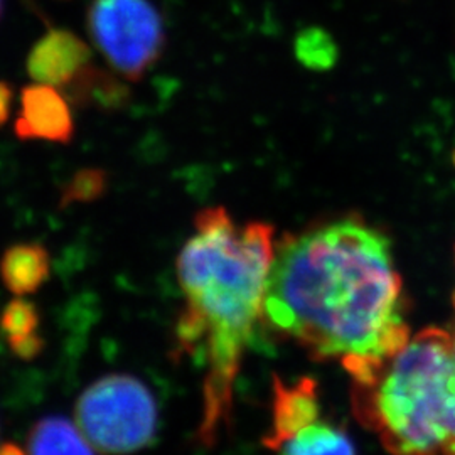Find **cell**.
Masks as SVG:
<instances>
[{"mask_svg": "<svg viewBox=\"0 0 455 455\" xmlns=\"http://www.w3.org/2000/svg\"><path fill=\"white\" fill-rule=\"evenodd\" d=\"M65 95L73 105L120 108L129 101V88L115 75L90 65L65 88Z\"/></svg>", "mask_w": 455, "mask_h": 455, "instance_id": "8fae6325", "label": "cell"}, {"mask_svg": "<svg viewBox=\"0 0 455 455\" xmlns=\"http://www.w3.org/2000/svg\"><path fill=\"white\" fill-rule=\"evenodd\" d=\"M353 413L390 455H455L454 336L427 327L374 374L353 383Z\"/></svg>", "mask_w": 455, "mask_h": 455, "instance_id": "3957f363", "label": "cell"}, {"mask_svg": "<svg viewBox=\"0 0 455 455\" xmlns=\"http://www.w3.org/2000/svg\"><path fill=\"white\" fill-rule=\"evenodd\" d=\"M452 300H454V309H455V292H454V297H452Z\"/></svg>", "mask_w": 455, "mask_h": 455, "instance_id": "ffe728a7", "label": "cell"}, {"mask_svg": "<svg viewBox=\"0 0 455 455\" xmlns=\"http://www.w3.org/2000/svg\"><path fill=\"white\" fill-rule=\"evenodd\" d=\"M76 425L100 454L127 455L148 447L157 432V403L135 376L107 374L83 391Z\"/></svg>", "mask_w": 455, "mask_h": 455, "instance_id": "277c9868", "label": "cell"}, {"mask_svg": "<svg viewBox=\"0 0 455 455\" xmlns=\"http://www.w3.org/2000/svg\"><path fill=\"white\" fill-rule=\"evenodd\" d=\"M92 63V51L76 34L51 29L31 49L28 73L36 83L65 88Z\"/></svg>", "mask_w": 455, "mask_h": 455, "instance_id": "ba28073f", "label": "cell"}, {"mask_svg": "<svg viewBox=\"0 0 455 455\" xmlns=\"http://www.w3.org/2000/svg\"><path fill=\"white\" fill-rule=\"evenodd\" d=\"M28 454L95 455V449L78 425L65 417L49 415L34 423L28 437Z\"/></svg>", "mask_w": 455, "mask_h": 455, "instance_id": "30bf717a", "label": "cell"}, {"mask_svg": "<svg viewBox=\"0 0 455 455\" xmlns=\"http://www.w3.org/2000/svg\"><path fill=\"white\" fill-rule=\"evenodd\" d=\"M0 14H2V0H0Z\"/></svg>", "mask_w": 455, "mask_h": 455, "instance_id": "d6986e66", "label": "cell"}, {"mask_svg": "<svg viewBox=\"0 0 455 455\" xmlns=\"http://www.w3.org/2000/svg\"><path fill=\"white\" fill-rule=\"evenodd\" d=\"M0 455H29L26 454L14 442L0 443Z\"/></svg>", "mask_w": 455, "mask_h": 455, "instance_id": "e0dca14e", "label": "cell"}, {"mask_svg": "<svg viewBox=\"0 0 455 455\" xmlns=\"http://www.w3.org/2000/svg\"><path fill=\"white\" fill-rule=\"evenodd\" d=\"M12 105V88L7 83L0 82V127L7 122Z\"/></svg>", "mask_w": 455, "mask_h": 455, "instance_id": "2e32d148", "label": "cell"}, {"mask_svg": "<svg viewBox=\"0 0 455 455\" xmlns=\"http://www.w3.org/2000/svg\"><path fill=\"white\" fill-rule=\"evenodd\" d=\"M14 132L22 140L68 144L73 139V115L56 86L37 83L24 88Z\"/></svg>", "mask_w": 455, "mask_h": 455, "instance_id": "8992f818", "label": "cell"}, {"mask_svg": "<svg viewBox=\"0 0 455 455\" xmlns=\"http://www.w3.org/2000/svg\"><path fill=\"white\" fill-rule=\"evenodd\" d=\"M88 29L108 65L127 80H140L165 46L163 19L148 0H93Z\"/></svg>", "mask_w": 455, "mask_h": 455, "instance_id": "5b68a950", "label": "cell"}, {"mask_svg": "<svg viewBox=\"0 0 455 455\" xmlns=\"http://www.w3.org/2000/svg\"><path fill=\"white\" fill-rule=\"evenodd\" d=\"M108 180L101 169H83L78 171L73 180L66 184L61 195V204L68 206L73 203H92L101 197L107 191Z\"/></svg>", "mask_w": 455, "mask_h": 455, "instance_id": "5bb4252c", "label": "cell"}, {"mask_svg": "<svg viewBox=\"0 0 455 455\" xmlns=\"http://www.w3.org/2000/svg\"><path fill=\"white\" fill-rule=\"evenodd\" d=\"M41 315L33 302L24 297L11 300L0 315V329L4 331L9 347L39 334Z\"/></svg>", "mask_w": 455, "mask_h": 455, "instance_id": "4fadbf2b", "label": "cell"}, {"mask_svg": "<svg viewBox=\"0 0 455 455\" xmlns=\"http://www.w3.org/2000/svg\"><path fill=\"white\" fill-rule=\"evenodd\" d=\"M276 455H358L349 434L334 423L319 419L276 447Z\"/></svg>", "mask_w": 455, "mask_h": 455, "instance_id": "7c38bea8", "label": "cell"}, {"mask_svg": "<svg viewBox=\"0 0 455 455\" xmlns=\"http://www.w3.org/2000/svg\"><path fill=\"white\" fill-rule=\"evenodd\" d=\"M319 419V387L312 378L304 376L293 383H285L282 378L274 376L270 428L263 435V445L268 451L274 452L285 440Z\"/></svg>", "mask_w": 455, "mask_h": 455, "instance_id": "52a82bcc", "label": "cell"}, {"mask_svg": "<svg viewBox=\"0 0 455 455\" xmlns=\"http://www.w3.org/2000/svg\"><path fill=\"white\" fill-rule=\"evenodd\" d=\"M49 272L51 260L43 244H12L0 257V280L17 297L37 292L48 282Z\"/></svg>", "mask_w": 455, "mask_h": 455, "instance_id": "9c48e42d", "label": "cell"}, {"mask_svg": "<svg viewBox=\"0 0 455 455\" xmlns=\"http://www.w3.org/2000/svg\"><path fill=\"white\" fill-rule=\"evenodd\" d=\"M265 321L310 358L338 361L353 383L371 379L411 338L390 238L359 214L283 236Z\"/></svg>", "mask_w": 455, "mask_h": 455, "instance_id": "6da1fadb", "label": "cell"}, {"mask_svg": "<svg viewBox=\"0 0 455 455\" xmlns=\"http://www.w3.org/2000/svg\"><path fill=\"white\" fill-rule=\"evenodd\" d=\"M275 248L272 225H238L225 208H206L197 212L195 233L178 257L184 307L176 347L206 370L197 427V440L206 447L231 425L235 381L265 319Z\"/></svg>", "mask_w": 455, "mask_h": 455, "instance_id": "7a4b0ae2", "label": "cell"}, {"mask_svg": "<svg viewBox=\"0 0 455 455\" xmlns=\"http://www.w3.org/2000/svg\"><path fill=\"white\" fill-rule=\"evenodd\" d=\"M297 52L306 65L314 68H324L331 65V61L334 60V48L331 44L329 36L317 31L306 33L299 39Z\"/></svg>", "mask_w": 455, "mask_h": 455, "instance_id": "9a60e30c", "label": "cell"}, {"mask_svg": "<svg viewBox=\"0 0 455 455\" xmlns=\"http://www.w3.org/2000/svg\"><path fill=\"white\" fill-rule=\"evenodd\" d=\"M452 336H454V353H455V331H452Z\"/></svg>", "mask_w": 455, "mask_h": 455, "instance_id": "ac0fdd59", "label": "cell"}]
</instances>
